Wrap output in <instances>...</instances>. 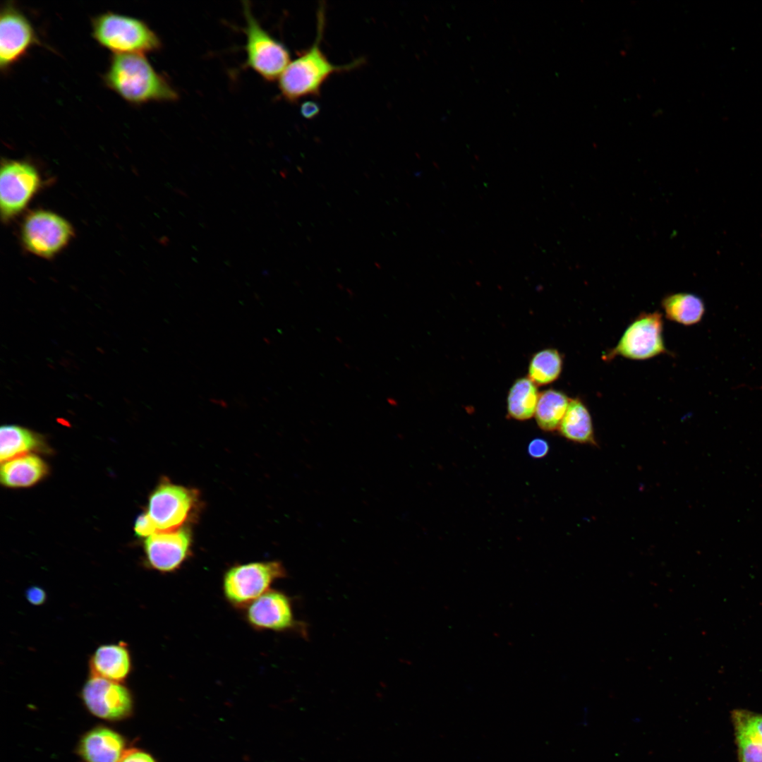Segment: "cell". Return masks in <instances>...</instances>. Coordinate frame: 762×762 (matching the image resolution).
<instances>
[{"label": "cell", "instance_id": "cell-1", "mask_svg": "<svg viewBox=\"0 0 762 762\" xmlns=\"http://www.w3.org/2000/svg\"><path fill=\"white\" fill-rule=\"evenodd\" d=\"M102 80L108 88L135 105L179 98L169 80L143 54H113Z\"/></svg>", "mask_w": 762, "mask_h": 762}, {"label": "cell", "instance_id": "cell-4", "mask_svg": "<svg viewBox=\"0 0 762 762\" xmlns=\"http://www.w3.org/2000/svg\"><path fill=\"white\" fill-rule=\"evenodd\" d=\"M285 576V569L278 561L236 564L224 575L223 593L233 606L245 608L270 591L274 581Z\"/></svg>", "mask_w": 762, "mask_h": 762}, {"label": "cell", "instance_id": "cell-7", "mask_svg": "<svg viewBox=\"0 0 762 762\" xmlns=\"http://www.w3.org/2000/svg\"><path fill=\"white\" fill-rule=\"evenodd\" d=\"M80 698L92 715L104 721H123L134 712L131 690L123 683L104 678L90 675L81 689Z\"/></svg>", "mask_w": 762, "mask_h": 762}, {"label": "cell", "instance_id": "cell-5", "mask_svg": "<svg viewBox=\"0 0 762 762\" xmlns=\"http://www.w3.org/2000/svg\"><path fill=\"white\" fill-rule=\"evenodd\" d=\"M243 13L248 66L266 80L279 79L291 61L287 48L263 29L248 3L243 4Z\"/></svg>", "mask_w": 762, "mask_h": 762}, {"label": "cell", "instance_id": "cell-8", "mask_svg": "<svg viewBox=\"0 0 762 762\" xmlns=\"http://www.w3.org/2000/svg\"><path fill=\"white\" fill-rule=\"evenodd\" d=\"M21 234L23 245L28 251L49 258L67 245L73 237V230L58 214L37 210L27 216Z\"/></svg>", "mask_w": 762, "mask_h": 762}, {"label": "cell", "instance_id": "cell-16", "mask_svg": "<svg viewBox=\"0 0 762 762\" xmlns=\"http://www.w3.org/2000/svg\"><path fill=\"white\" fill-rule=\"evenodd\" d=\"M47 471L44 461L35 455H25L3 463L1 481L10 487H26L35 484Z\"/></svg>", "mask_w": 762, "mask_h": 762}, {"label": "cell", "instance_id": "cell-22", "mask_svg": "<svg viewBox=\"0 0 762 762\" xmlns=\"http://www.w3.org/2000/svg\"><path fill=\"white\" fill-rule=\"evenodd\" d=\"M562 367V356L557 349H543L534 353L530 360L528 378L536 385H548L558 379Z\"/></svg>", "mask_w": 762, "mask_h": 762}, {"label": "cell", "instance_id": "cell-18", "mask_svg": "<svg viewBox=\"0 0 762 762\" xmlns=\"http://www.w3.org/2000/svg\"><path fill=\"white\" fill-rule=\"evenodd\" d=\"M661 306L668 320L684 325L699 322L706 310L703 301L690 293L667 295L663 298Z\"/></svg>", "mask_w": 762, "mask_h": 762}, {"label": "cell", "instance_id": "cell-26", "mask_svg": "<svg viewBox=\"0 0 762 762\" xmlns=\"http://www.w3.org/2000/svg\"><path fill=\"white\" fill-rule=\"evenodd\" d=\"M135 531L138 536L148 537L157 532V530L152 521L146 513L140 515L137 518L135 524Z\"/></svg>", "mask_w": 762, "mask_h": 762}, {"label": "cell", "instance_id": "cell-17", "mask_svg": "<svg viewBox=\"0 0 762 762\" xmlns=\"http://www.w3.org/2000/svg\"><path fill=\"white\" fill-rule=\"evenodd\" d=\"M559 430L560 434L569 440L596 445L591 416L585 404L579 398L570 399Z\"/></svg>", "mask_w": 762, "mask_h": 762}, {"label": "cell", "instance_id": "cell-10", "mask_svg": "<svg viewBox=\"0 0 762 762\" xmlns=\"http://www.w3.org/2000/svg\"><path fill=\"white\" fill-rule=\"evenodd\" d=\"M40 179L30 164L18 160H4L0 173V207L4 220L19 214L37 190Z\"/></svg>", "mask_w": 762, "mask_h": 762}, {"label": "cell", "instance_id": "cell-21", "mask_svg": "<svg viewBox=\"0 0 762 762\" xmlns=\"http://www.w3.org/2000/svg\"><path fill=\"white\" fill-rule=\"evenodd\" d=\"M39 445L37 436L32 431L14 425L0 428V460L6 461Z\"/></svg>", "mask_w": 762, "mask_h": 762}, {"label": "cell", "instance_id": "cell-11", "mask_svg": "<svg viewBox=\"0 0 762 762\" xmlns=\"http://www.w3.org/2000/svg\"><path fill=\"white\" fill-rule=\"evenodd\" d=\"M197 492L169 481L161 483L149 499L147 514L158 531L181 527L197 502Z\"/></svg>", "mask_w": 762, "mask_h": 762}, {"label": "cell", "instance_id": "cell-15", "mask_svg": "<svg viewBox=\"0 0 762 762\" xmlns=\"http://www.w3.org/2000/svg\"><path fill=\"white\" fill-rule=\"evenodd\" d=\"M90 675L123 683L132 669L130 651L124 642L99 646L89 660Z\"/></svg>", "mask_w": 762, "mask_h": 762}, {"label": "cell", "instance_id": "cell-27", "mask_svg": "<svg viewBox=\"0 0 762 762\" xmlns=\"http://www.w3.org/2000/svg\"><path fill=\"white\" fill-rule=\"evenodd\" d=\"M549 450L548 442L540 438L533 440L528 447L529 454L534 458L545 456Z\"/></svg>", "mask_w": 762, "mask_h": 762}, {"label": "cell", "instance_id": "cell-19", "mask_svg": "<svg viewBox=\"0 0 762 762\" xmlns=\"http://www.w3.org/2000/svg\"><path fill=\"white\" fill-rule=\"evenodd\" d=\"M539 394L536 385L528 377L516 380L508 392V415L518 421L532 418L535 415Z\"/></svg>", "mask_w": 762, "mask_h": 762}, {"label": "cell", "instance_id": "cell-25", "mask_svg": "<svg viewBox=\"0 0 762 762\" xmlns=\"http://www.w3.org/2000/svg\"><path fill=\"white\" fill-rule=\"evenodd\" d=\"M121 762H157L148 751L138 747H129Z\"/></svg>", "mask_w": 762, "mask_h": 762}, {"label": "cell", "instance_id": "cell-14", "mask_svg": "<svg viewBox=\"0 0 762 762\" xmlns=\"http://www.w3.org/2000/svg\"><path fill=\"white\" fill-rule=\"evenodd\" d=\"M128 748L121 733L106 725H97L80 736L75 751L83 762H121Z\"/></svg>", "mask_w": 762, "mask_h": 762}, {"label": "cell", "instance_id": "cell-2", "mask_svg": "<svg viewBox=\"0 0 762 762\" xmlns=\"http://www.w3.org/2000/svg\"><path fill=\"white\" fill-rule=\"evenodd\" d=\"M324 11L321 7L318 13L317 35L313 44L290 61L279 78L280 92L289 102L318 95L332 74L350 71L363 62L362 59H358L344 65H336L328 59L320 47L325 23Z\"/></svg>", "mask_w": 762, "mask_h": 762}, {"label": "cell", "instance_id": "cell-23", "mask_svg": "<svg viewBox=\"0 0 762 762\" xmlns=\"http://www.w3.org/2000/svg\"><path fill=\"white\" fill-rule=\"evenodd\" d=\"M732 720L735 731L747 734L762 746V714L737 710L733 711Z\"/></svg>", "mask_w": 762, "mask_h": 762}, {"label": "cell", "instance_id": "cell-3", "mask_svg": "<svg viewBox=\"0 0 762 762\" xmlns=\"http://www.w3.org/2000/svg\"><path fill=\"white\" fill-rule=\"evenodd\" d=\"M92 35L113 54H145L159 50V36L143 20L111 11L92 19Z\"/></svg>", "mask_w": 762, "mask_h": 762}, {"label": "cell", "instance_id": "cell-6", "mask_svg": "<svg viewBox=\"0 0 762 762\" xmlns=\"http://www.w3.org/2000/svg\"><path fill=\"white\" fill-rule=\"evenodd\" d=\"M663 331V320L660 312L641 313L627 327L617 345L603 356V360L622 356L641 361L665 353Z\"/></svg>", "mask_w": 762, "mask_h": 762}, {"label": "cell", "instance_id": "cell-28", "mask_svg": "<svg viewBox=\"0 0 762 762\" xmlns=\"http://www.w3.org/2000/svg\"><path fill=\"white\" fill-rule=\"evenodd\" d=\"M25 598L30 604L40 605L44 603L47 595L43 588L34 586L26 590Z\"/></svg>", "mask_w": 762, "mask_h": 762}, {"label": "cell", "instance_id": "cell-12", "mask_svg": "<svg viewBox=\"0 0 762 762\" xmlns=\"http://www.w3.org/2000/svg\"><path fill=\"white\" fill-rule=\"evenodd\" d=\"M190 531L186 527L158 531L145 542L147 564L155 570L169 573L179 569L190 552Z\"/></svg>", "mask_w": 762, "mask_h": 762}, {"label": "cell", "instance_id": "cell-9", "mask_svg": "<svg viewBox=\"0 0 762 762\" xmlns=\"http://www.w3.org/2000/svg\"><path fill=\"white\" fill-rule=\"evenodd\" d=\"M40 39L28 17L13 2L5 3L0 13V68L4 73L20 61Z\"/></svg>", "mask_w": 762, "mask_h": 762}, {"label": "cell", "instance_id": "cell-20", "mask_svg": "<svg viewBox=\"0 0 762 762\" xmlns=\"http://www.w3.org/2000/svg\"><path fill=\"white\" fill-rule=\"evenodd\" d=\"M570 399L563 392L554 389L540 392L535 412L538 425L545 431L559 428Z\"/></svg>", "mask_w": 762, "mask_h": 762}, {"label": "cell", "instance_id": "cell-24", "mask_svg": "<svg viewBox=\"0 0 762 762\" xmlns=\"http://www.w3.org/2000/svg\"><path fill=\"white\" fill-rule=\"evenodd\" d=\"M739 762H762V746L747 734L735 731Z\"/></svg>", "mask_w": 762, "mask_h": 762}, {"label": "cell", "instance_id": "cell-13", "mask_svg": "<svg viewBox=\"0 0 762 762\" xmlns=\"http://www.w3.org/2000/svg\"><path fill=\"white\" fill-rule=\"evenodd\" d=\"M244 609L246 621L257 630L286 631L297 624L290 598L279 591H268Z\"/></svg>", "mask_w": 762, "mask_h": 762}]
</instances>
